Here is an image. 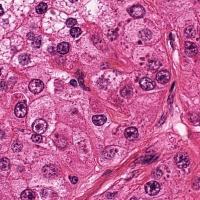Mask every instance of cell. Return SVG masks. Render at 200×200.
I'll return each mask as SVG.
<instances>
[{"label":"cell","mask_w":200,"mask_h":200,"mask_svg":"<svg viewBox=\"0 0 200 200\" xmlns=\"http://www.w3.org/2000/svg\"><path fill=\"white\" fill-rule=\"evenodd\" d=\"M184 34L188 38H194L196 35V31L194 27L190 26L187 27L184 30Z\"/></svg>","instance_id":"cell-16"},{"label":"cell","mask_w":200,"mask_h":200,"mask_svg":"<svg viewBox=\"0 0 200 200\" xmlns=\"http://www.w3.org/2000/svg\"><path fill=\"white\" fill-rule=\"evenodd\" d=\"M140 85L142 89L146 90H151L154 89L156 86L155 82L148 78H143L140 82Z\"/></svg>","instance_id":"cell-7"},{"label":"cell","mask_w":200,"mask_h":200,"mask_svg":"<svg viewBox=\"0 0 200 200\" xmlns=\"http://www.w3.org/2000/svg\"><path fill=\"white\" fill-rule=\"evenodd\" d=\"M72 36L74 38H77L82 33V31L79 27H74L72 29L70 32Z\"/></svg>","instance_id":"cell-23"},{"label":"cell","mask_w":200,"mask_h":200,"mask_svg":"<svg viewBox=\"0 0 200 200\" xmlns=\"http://www.w3.org/2000/svg\"><path fill=\"white\" fill-rule=\"evenodd\" d=\"M128 11L130 16L136 18L143 17L146 13L144 8L138 5H134L130 7L128 9Z\"/></svg>","instance_id":"cell-2"},{"label":"cell","mask_w":200,"mask_h":200,"mask_svg":"<svg viewBox=\"0 0 200 200\" xmlns=\"http://www.w3.org/2000/svg\"><path fill=\"white\" fill-rule=\"evenodd\" d=\"M185 52L189 57H193L197 54V48L196 44L192 42H186L185 43Z\"/></svg>","instance_id":"cell-6"},{"label":"cell","mask_w":200,"mask_h":200,"mask_svg":"<svg viewBox=\"0 0 200 200\" xmlns=\"http://www.w3.org/2000/svg\"><path fill=\"white\" fill-rule=\"evenodd\" d=\"M35 193L30 190H26L22 193L21 199L24 200H34L35 198Z\"/></svg>","instance_id":"cell-14"},{"label":"cell","mask_w":200,"mask_h":200,"mask_svg":"<svg viewBox=\"0 0 200 200\" xmlns=\"http://www.w3.org/2000/svg\"><path fill=\"white\" fill-rule=\"evenodd\" d=\"M133 93L132 89L130 87H124L120 91V94L122 96L125 98L130 97Z\"/></svg>","instance_id":"cell-19"},{"label":"cell","mask_w":200,"mask_h":200,"mask_svg":"<svg viewBox=\"0 0 200 200\" xmlns=\"http://www.w3.org/2000/svg\"><path fill=\"white\" fill-rule=\"evenodd\" d=\"M69 1H70V2H72V3H73L77 2L79 0H69Z\"/></svg>","instance_id":"cell-30"},{"label":"cell","mask_w":200,"mask_h":200,"mask_svg":"<svg viewBox=\"0 0 200 200\" xmlns=\"http://www.w3.org/2000/svg\"><path fill=\"white\" fill-rule=\"evenodd\" d=\"M42 173L47 177H51L54 176L57 173V169L54 165H45L43 167Z\"/></svg>","instance_id":"cell-11"},{"label":"cell","mask_w":200,"mask_h":200,"mask_svg":"<svg viewBox=\"0 0 200 200\" xmlns=\"http://www.w3.org/2000/svg\"><path fill=\"white\" fill-rule=\"evenodd\" d=\"M47 6L45 3H41L37 6L36 10L38 14H43L46 11L47 9Z\"/></svg>","instance_id":"cell-21"},{"label":"cell","mask_w":200,"mask_h":200,"mask_svg":"<svg viewBox=\"0 0 200 200\" xmlns=\"http://www.w3.org/2000/svg\"><path fill=\"white\" fill-rule=\"evenodd\" d=\"M44 85L42 81L39 80H33L29 83V88L32 93L38 94L44 89Z\"/></svg>","instance_id":"cell-5"},{"label":"cell","mask_w":200,"mask_h":200,"mask_svg":"<svg viewBox=\"0 0 200 200\" xmlns=\"http://www.w3.org/2000/svg\"><path fill=\"white\" fill-rule=\"evenodd\" d=\"M69 178L71 183L73 184H76V183H77L78 181V178L77 177L75 176H73L72 177L69 176Z\"/></svg>","instance_id":"cell-28"},{"label":"cell","mask_w":200,"mask_h":200,"mask_svg":"<svg viewBox=\"0 0 200 200\" xmlns=\"http://www.w3.org/2000/svg\"><path fill=\"white\" fill-rule=\"evenodd\" d=\"M47 123L42 119H38L33 123L32 129L36 133L41 135L44 133L47 129Z\"/></svg>","instance_id":"cell-4"},{"label":"cell","mask_w":200,"mask_h":200,"mask_svg":"<svg viewBox=\"0 0 200 200\" xmlns=\"http://www.w3.org/2000/svg\"><path fill=\"white\" fill-rule=\"evenodd\" d=\"M145 189L146 192L150 196H155L160 192V186L158 182L150 181L146 184Z\"/></svg>","instance_id":"cell-3"},{"label":"cell","mask_w":200,"mask_h":200,"mask_svg":"<svg viewBox=\"0 0 200 200\" xmlns=\"http://www.w3.org/2000/svg\"><path fill=\"white\" fill-rule=\"evenodd\" d=\"M30 55L26 53L22 54L19 57V63L22 65L29 64L30 62Z\"/></svg>","instance_id":"cell-17"},{"label":"cell","mask_w":200,"mask_h":200,"mask_svg":"<svg viewBox=\"0 0 200 200\" xmlns=\"http://www.w3.org/2000/svg\"><path fill=\"white\" fill-rule=\"evenodd\" d=\"M70 84L74 87H76L77 85V82L75 80H71L70 81Z\"/></svg>","instance_id":"cell-29"},{"label":"cell","mask_w":200,"mask_h":200,"mask_svg":"<svg viewBox=\"0 0 200 200\" xmlns=\"http://www.w3.org/2000/svg\"><path fill=\"white\" fill-rule=\"evenodd\" d=\"M1 15H2V14H4V10H3V9H2V6H1Z\"/></svg>","instance_id":"cell-31"},{"label":"cell","mask_w":200,"mask_h":200,"mask_svg":"<svg viewBox=\"0 0 200 200\" xmlns=\"http://www.w3.org/2000/svg\"><path fill=\"white\" fill-rule=\"evenodd\" d=\"M78 81L79 84H80L81 88H83V89L85 90L88 91V90H87V89H89V88H87L85 87L84 83V80H82V78H79Z\"/></svg>","instance_id":"cell-27"},{"label":"cell","mask_w":200,"mask_h":200,"mask_svg":"<svg viewBox=\"0 0 200 200\" xmlns=\"http://www.w3.org/2000/svg\"><path fill=\"white\" fill-rule=\"evenodd\" d=\"M138 37L143 41H148L152 37V33L149 29H145L140 31L138 33Z\"/></svg>","instance_id":"cell-13"},{"label":"cell","mask_w":200,"mask_h":200,"mask_svg":"<svg viewBox=\"0 0 200 200\" xmlns=\"http://www.w3.org/2000/svg\"><path fill=\"white\" fill-rule=\"evenodd\" d=\"M57 52L61 54H66L69 52V46L67 43L63 42L58 44L57 47Z\"/></svg>","instance_id":"cell-15"},{"label":"cell","mask_w":200,"mask_h":200,"mask_svg":"<svg viewBox=\"0 0 200 200\" xmlns=\"http://www.w3.org/2000/svg\"><path fill=\"white\" fill-rule=\"evenodd\" d=\"M0 166L1 170L2 171H8L10 168V163L9 160L7 158H2L1 159Z\"/></svg>","instance_id":"cell-18"},{"label":"cell","mask_w":200,"mask_h":200,"mask_svg":"<svg viewBox=\"0 0 200 200\" xmlns=\"http://www.w3.org/2000/svg\"><path fill=\"white\" fill-rule=\"evenodd\" d=\"M171 78V75L166 70H161L156 75L157 81L161 84L167 83Z\"/></svg>","instance_id":"cell-9"},{"label":"cell","mask_w":200,"mask_h":200,"mask_svg":"<svg viewBox=\"0 0 200 200\" xmlns=\"http://www.w3.org/2000/svg\"><path fill=\"white\" fill-rule=\"evenodd\" d=\"M175 159L176 164L179 168H186L190 165V161L189 156L184 153H178Z\"/></svg>","instance_id":"cell-1"},{"label":"cell","mask_w":200,"mask_h":200,"mask_svg":"<svg viewBox=\"0 0 200 200\" xmlns=\"http://www.w3.org/2000/svg\"><path fill=\"white\" fill-rule=\"evenodd\" d=\"M22 147V143L19 141H14L11 146L12 149L15 153L20 152Z\"/></svg>","instance_id":"cell-20"},{"label":"cell","mask_w":200,"mask_h":200,"mask_svg":"<svg viewBox=\"0 0 200 200\" xmlns=\"http://www.w3.org/2000/svg\"><path fill=\"white\" fill-rule=\"evenodd\" d=\"M77 23V21L76 19L70 18L68 19L67 20L66 23L67 26L68 27L71 28V27H73L74 25L76 24Z\"/></svg>","instance_id":"cell-24"},{"label":"cell","mask_w":200,"mask_h":200,"mask_svg":"<svg viewBox=\"0 0 200 200\" xmlns=\"http://www.w3.org/2000/svg\"><path fill=\"white\" fill-rule=\"evenodd\" d=\"M124 135L125 138L130 141H133L138 136L137 129L134 127L128 128L125 130Z\"/></svg>","instance_id":"cell-10"},{"label":"cell","mask_w":200,"mask_h":200,"mask_svg":"<svg viewBox=\"0 0 200 200\" xmlns=\"http://www.w3.org/2000/svg\"><path fill=\"white\" fill-rule=\"evenodd\" d=\"M41 44V41L38 38H34L33 39V41L32 43V45L33 47L35 48H39Z\"/></svg>","instance_id":"cell-26"},{"label":"cell","mask_w":200,"mask_h":200,"mask_svg":"<svg viewBox=\"0 0 200 200\" xmlns=\"http://www.w3.org/2000/svg\"><path fill=\"white\" fill-rule=\"evenodd\" d=\"M15 113L19 118H23L27 112V106L23 103H19L16 105L15 108Z\"/></svg>","instance_id":"cell-8"},{"label":"cell","mask_w":200,"mask_h":200,"mask_svg":"<svg viewBox=\"0 0 200 200\" xmlns=\"http://www.w3.org/2000/svg\"><path fill=\"white\" fill-rule=\"evenodd\" d=\"M107 118L103 115H97L93 116L92 118L93 124L97 126L104 125L107 121Z\"/></svg>","instance_id":"cell-12"},{"label":"cell","mask_w":200,"mask_h":200,"mask_svg":"<svg viewBox=\"0 0 200 200\" xmlns=\"http://www.w3.org/2000/svg\"><path fill=\"white\" fill-rule=\"evenodd\" d=\"M32 141L36 143H39L42 140V137L41 135H34L32 137Z\"/></svg>","instance_id":"cell-25"},{"label":"cell","mask_w":200,"mask_h":200,"mask_svg":"<svg viewBox=\"0 0 200 200\" xmlns=\"http://www.w3.org/2000/svg\"><path fill=\"white\" fill-rule=\"evenodd\" d=\"M161 64L157 60H152L148 63V67L151 70H156L160 67Z\"/></svg>","instance_id":"cell-22"}]
</instances>
